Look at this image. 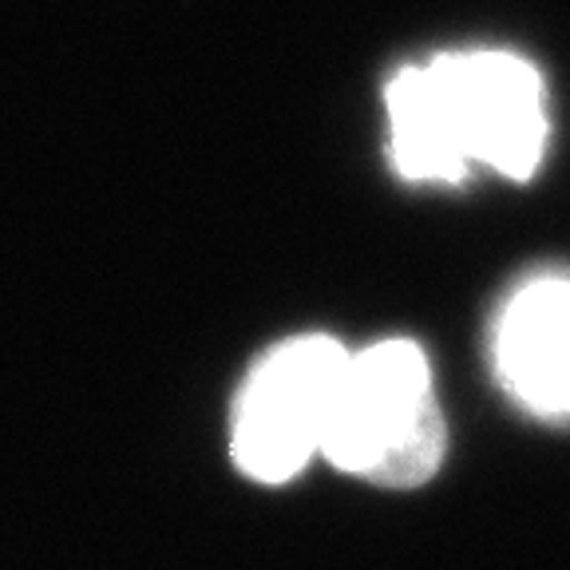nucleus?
<instances>
[{"label": "nucleus", "mask_w": 570, "mask_h": 570, "mask_svg": "<svg viewBox=\"0 0 570 570\" xmlns=\"http://www.w3.org/2000/svg\"><path fill=\"white\" fill-rule=\"evenodd\" d=\"M495 373L523 409L570 416V277H539L503 305Z\"/></svg>", "instance_id": "nucleus-4"}, {"label": "nucleus", "mask_w": 570, "mask_h": 570, "mask_svg": "<svg viewBox=\"0 0 570 570\" xmlns=\"http://www.w3.org/2000/svg\"><path fill=\"white\" fill-rule=\"evenodd\" d=\"M444 444V412L420 345L381 341L348 353L317 455L337 472L404 491L436 475Z\"/></svg>", "instance_id": "nucleus-2"}, {"label": "nucleus", "mask_w": 570, "mask_h": 570, "mask_svg": "<svg viewBox=\"0 0 570 570\" xmlns=\"http://www.w3.org/2000/svg\"><path fill=\"white\" fill-rule=\"evenodd\" d=\"M348 348L333 337H294L274 345L234 401L230 455L249 480L285 483L321 452Z\"/></svg>", "instance_id": "nucleus-3"}, {"label": "nucleus", "mask_w": 570, "mask_h": 570, "mask_svg": "<svg viewBox=\"0 0 570 570\" xmlns=\"http://www.w3.org/2000/svg\"><path fill=\"white\" fill-rule=\"evenodd\" d=\"M392 167L412 183H463L472 167L527 178L547 151L543 76L511 52H448L384 91Z\"/></svg>", "instance_id": "nucleus-1"}]
</instances>
